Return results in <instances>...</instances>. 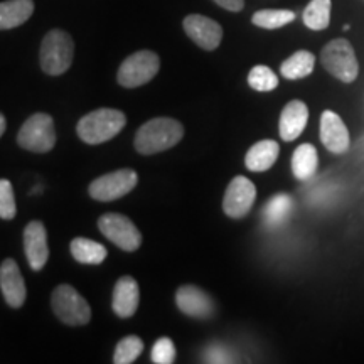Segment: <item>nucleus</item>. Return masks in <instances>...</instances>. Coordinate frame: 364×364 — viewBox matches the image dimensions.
<instances>
[{
	"label": "nucleus",
	"instance_id": "nucleus-1",
	"mask_svg": "<svg viewBox=\"0 0 364 364\" xmlns=\"http://www.w3.org/2000/svg\"><path fill=\"white\" fill-rule=\"evenodd\" d=\"M184 136V127L174 118L159 117L142 125L135 135V149L142 156L164 152L177 145Z\"/></svg>",
	"mask_w": 364,
	"mask_h": 364
},
{
	"label": "nucleus",
	"instance_id": "nucleus-2",
	"mask_svg": "<svg viewBox=\"0 0 364 364\" xmlns=\"http://www.w3.org/2000/svg\"><path fill=\"white\" fill-rule=\"evenodd\" d=\"M125 124L127 117L124 112L113 110V108H100L81 118L76 132L85 144L98 145L117 136Z\"/></svg>",
	"mask_w": 364,
	"mask_h": 364
},
{
	"label": "nucleus",
	"instance_id": "nucleus-3",
	"mask_svg": "<svg viewBox=\"0 0 364 364\" xmlns=\"http://www.w3.org/2000/svg\"><path fill=\"white\" fill-rule=\"evenodd\" d=\"M41 68L46 75L59 76L70 70L75 56V43L65 31H49L41 44Z\"/></svg>",
	"mask_w": 364,
	"mask_h": 364
},
{
	"label": "nucleus",
	"instance_id": "nucleus-4",
	"mask_svg": "<svg viewBox=\"0 0 364 364\" xmlns=\"http://www.w3.org/2000/svg\"><path fill=\"white\" fill-rule=\"evenodd\" d=\"M322 66L343 83H353L359 75V63L353 46L346 39H334L321 53Z\"/></svg>",
	"mask_w": 364,
	"mask_h": 364
},
{
	"label": "nucleus",
	"instance_id": "nucleus-5",
	"mask_svg": "<svg viewBox=\"0 0 364 364\" xmlns=\"http://www.w3.org/2000/svg\"><path fill=\"white\" fill-rule=\"evenodd\" d=\"M17 144L22 149L36 154H46L56 145V130L54 122L48 113H34L21 127Z\"/></svg>",
	"mask_w": 364,
	"mask_h": 364
},
{
	"label": "nucleus",
	"instance_id": "nucleus-6",
	"mask_svg": "<svg viewBox=\"0 0 364 364\" xmlns=\"http://www.w3.org/2000/svg\"><path fill=\"white\" fill-rule=\"evenodd\" d=\"M51 307L61 322L68 326H85L91 318L90 304L71 285H59L53 292Z\"/></svg>",
	"mask_w": 364,
	"mask_h": 364
},
{
	"label": "nucleus",
	"instance_id": "nucleus-7",
	"mask_svg": "<svg viewBox=\"0 0 364 364\" xmlns=\"http://www.w3.org/2000/svg\"><path fill=\"white\" fill-rule=\"evenodd\" d=\"M161 59L152 51H139L122 63L117 80L124 88H139L156 78Z\"/></svg>",
	"mask_w": 364,
	"mask_h": 364
},
{
	"label": "nucleus",
	"instance_id": "nucleus-8",
	"mask_svg": "<svg viewBox=\"0 0 364 364\" xmlns=\"http://www.w3.org/2000/svg\"><path fill=\"white\" fill-rule=\"evenodd\" d=\"M98 228L113 245L124 252H135L142 245V233L134 221L118 213H107L98 220Z\"/></svg>",
	"mask_w": 364,
	"mask_h": 364
},
{
	"label": "nucleus",
	"instance_id": "nucleus-9",
	"mask_svg": "<svg viewBox=\"0 0 364 364\" xmlns=\"http://www.w3.org/2000/svg\"><path fill=\"white\" fill-rule=\"evenodd\" d=\"M139 176L132 169H120L105 174L90 184V196L97 201H115L135 188Z\"/></svg>",
	"mask_w": 364,
	"mask_h": 364
},
{
	"label": "nucleus",
	"instance_id": "nucleus-10",
	"mask_svg": "<svg viewBox=\"0 0 364 364\" xmlns=\"http://www.w3.org/2000/svg\"><path fill=\"white\" fill-rule=\"evenodd\" d=\"M255 199H257V188L247 177L238 176L228 186L225 199H223V211L226 216L240 220L245 218L253 208Z\"/></svg>",
	"mask_w": 364,
	"mask_h": 364
},
{
	"label": "nucleus",
	"instance_id": "nucleus-11",
	"mask_svg": "<svg viewBox=\"0 0 364 364\" xmlns=\"http://www.w3.org/2000/svg\"><path fill=\"white\" fill-rule=\"evenodd\" d=\"M186 34L194 41L199 48L206 49V51H215L218 46L221 44L223 39V27L216 21L209 19V17L193 14L188 16L182 22Z\"/></svg>",
	"mask_w": 364,
	"mask_h": 364
},
{
	"label": "nucleus",
	"instance_id": "nucleus-12",
	"mask_svg": "<svg viewBox=\"0 0 364 364\" xmlns=\"http://www.w3.org/2000/svg\"><path fill=\"white\" fill-rule=\"evenodd\" d=\"M321 140L329 152L341 156L348 152L351 145V136H349L348 127L341 120L338 113L326 110L321 117Z\"/></svg>",
	"mask_w": 364,
	"mask_h": 364
},
{
	"label": "nucleus",
	"instance_id": "nucleus-13",
	"mask_svg": "<svg viewBox=\"0 0 364 364\" xmlns=\"http://www.w3.org/2000/svg\"><path fill=\"white\" fill-rule=\"evenodd\" d=\"M24 252L33 270H43L49 258L48 231L41 221H31L24 230Z\"/></svg>",
	"mask_w": 364,
	"mask_h": 364
},
{
	"label": "nucleus",
	"instance_id": "nucleus-14",
	"mask_svg": "<svg viewBox=\"0 0 364 364\" xmlns=\"http://www.w3.org/2000/svg\"><path fill=\"white\" fill-rule=\"evenodd\" d=\"M177 307L189 317L208 318L215 314V302L203 289L194 285H184L176 294Z\"/></svg>",
	"mask_w": 364,
	"mask_h": 364
},
{
	"label": "nucleus",
	"instance_id": "nucleus-15",
	"mask_svg": "<svg viewBox=\"0 0 364 364\" xmlns=\"http://www.w3.org/2000/svg\"><path fill=\"white\" fill-rule=\"evenodd\" d=\"M0 289H2L4 299L9 306L19 309L26 302V282L22 279V273L17 267V263L12 258L4 260L0 265Z\"/></svg>",
	"mask_w": 364,
	"mask_h": 364
},
{
	"label": "nucleus",
	"instance_id": "nucleus-16",
	"mask_svg": "<svg viewBox=\"0 0 364 364\" xmlns=\"http://www.w3.org/2000/svg\"><path fill=\"white\" fill-rule=\"evenodd\" d=\"M309 122V108L307 105L300 100H292L285 105V108L282 110L280 115V124L279 132L284 142H294L295 139H299L302 135V132L306 130Z\"/></svg>",
	"mask_w": 364,
	"mask_h": 364
},
{
	"label": "nucleus",
	"instance_id": "nucleus-17",
	"mask_svg": "<svg viewBox=\"0 0 364 364\" xmlns=\"http://www.w3.org/2000/svg\"><path fill=\"white\" fill-rule=\"evenodd\" d=\"M139 300L140 290L136 280L129 275L122 277L115 284V290H113V312L122 318L132 317L139 309Z\"/></svg>",
	"mask_w": 364,
	"mask_h": 364
},
{
	"label": "nucleus",
	"instance_id": "nucleus-18",
	"mask_svg": "<svg viewBox=\"0 0 364 364\" xmlns=\"http://www.w3.org/2000/svg\"><path fill=\"white\" fill-rule=\"evenodd\" d=\"M280 154V145L275 140H260L247 152L245 164L252 172H265L272 169Z\"/></svg>",
	"mask_w": 364,
	"mask_h": 364
},
{
	"label": "nucleus",
	"instance_id": "nucleus-19",
	"mask_svg": "<svg viewBox=\"0 0 364 364\" xmlns=\"http://www.w3.org/2000/svg\"><path fill=\"white\" fill-rule=\"evenodd\" d=\"M33 12V0H7V2H0V31L22 26L24 22L29 21Z\"/></svg>",
	"mask_w": 364,
	"mask_h": 364
},
{
	"label": "nucleus",
	"instance_id": "nucleus-20",
	"mask_svg": "<svg viewBox=\"0 0 364 364\" xmlns=\"http://www.w3.org/2000/svg\"><path fill=\"white\" fill-rule=\"evenodd\" d=\"M318 156L317 150L311 144H302L295 149L292 156V172L299 181L312 179L317 171Z\"/></svg>",
	"mask_w": 364,
	"mask_h": 364
},
{
	"label": "nucleus",
	"instance_id": "nucleus-21",
	"mask_svg": "<svg viewBox=\"0 0 364 364\" xmlns=\"http://www.w3.org/2000/svg\"><path fill=\"white\" fill-rule=\"evenodd\" d=\"M70 250L73 258L83 265H100L107 258V248L88 238H75Z\"/></svg>",
	"mask_w": 364,
	"mask_h": 364
},
{
	"label": "nucleus",
	"instance_id": "nucleus-22",
	"mask_svg": "<svg viewBox=\"0 0 364 364\" xmlns=\"http://www.w3.org/2000/svg\"><path fill=\"white\" fill-rule=\"evenodd\" d=\"M314 66H316V58L312 53L297 51L282 63L280 73L287 80H302L312 75Z\"/></svg>",
	"mask_w": 364,
	"mask_h": 364
},
{
	"label": "nucleus",
	"instance_id": "nucleus-23",
	"mask_svg": "<svg viewBox=\"0 0 364 364\" xmlns=\"http://www.w3.org/2000/svg\"><path fill=\"white\" fill-rule=\"evenodd\" d=\"M294 201L289 194H277L273 196L267 206L263 208V220H265L267 226H279L289 218L292 213Z\"/></svg>",
	"mask_w": 364,
	"mask_h": 364
},
{
	"label": "nucleus",
	"instance_id": "nucleus-24",
	"mask_svg": "<svg viewBox=\"0 0 364 364\" xmlns=\"http://www.w3.org/2000/svg\"><path fill=\"white\" fill-rule=\"evenodd\" d=\"M331 0H312L304 11V24L311 31H324L331 24Z\"/></svg>",
	"mask_w": 364,
	"mask_h": 364
},
{
	"label": "nucleus",
	"instance_id": "nucleus-25",
	"mask_svg": "<svg viewBox=\"0 0 364 364\" xmlns=\"http://www.w3.org/2000/svg\"><path fill=\"white\" fill-rule=\"evenodd\" d=\"M295 21L294 11H285V9H263L253 14L252 22L255 26L262 27V29H279L290 22Z\"/></svg>",
	"mask_w": 364,
	"mask_h": 364
},
{
	"label": "nucleus",
	"instance_id": "nucleus-26",
	"mask_svg": "<svg viewBox=\"0 0 364 364\" xmlns=\"http://www.w3.org/2000/svg\"><path fill=\"white\" fill-rule=\"evenodd\" d=\"M144 351V341L139 336H127L117 344L113 363L115 364H130Z\"/></svg>",
	"mask_w": 364,
	"mask_h": 364
},
{
	"label": "nucleus",
	"instance_id": "nucleus-27",
	"mask_svg": "<svg viewBox=\"0 0 364 364\" xmlns=\"http://www.w3.org/2000/svg\"><path fill=\"white\" fill-rule=\"evenodd\" d=\"M248 85L255 91H273L279 86V76L268 66H255L248 75Z\"/></svg>",
	"mask_w": 364,
	"mask_h": 364
},
{
	"label": "nucleus",
	"instance_id": "nucleus-28",
	"mask_svg": "<svg viewBox=\"0 0 364 364\" xmlns=\"http://www.w3.org/2000/svg\"><path fill=\"white\" fill-rule=\"evenodd\" d=\"M17 215L16 198H14V189L11 181L0 179V218L11 221Z\"/></svg>",
	"mask_w": 364,
	"mask_h": 364
},
{
	"label": "nucleus",
	"instance_id": "nucleus-29",
	"mask_svg": "<svg viewBox=\"0 0 364 364\" xmlns=\"http://www.w3.org/2000/svg\"><path fill=\"white\" fill-rule=\"evenodd\" d=\"M152 361L156 364H172L176 361V348L169 338H161L154 344Z\"/></svg>",
	"mask_w": 364,
	"mask_h": 364
},
{
	"label": "nucleus",
	"instance_id": "nucleus-30",
	"mask_svg": "<svg viewBox=\"0 0 364 364\" xmlns=\"http://www.w3.org/2000/svg\"><path fill=\"white\" fill-rule=\"evenodd\" d=\"M206 361H211V363H228L230 359H228V354L223 348L220 346H211V348L206 351Z\"/></svg>",
	"mask_w": 364,
	"mask_h": 364
},
{
	"label": "nucleus",
	"instance_id": "nucleus-31",
	"mask_svg": "<svg viewBox=\"0 0 364 364\" xmlns=\"http://www.w3.org/2000/svg\"><path fill=\"white\" fill-rule=\"evenodd\" d=\"M215 2L230 12H240L245 7V0H215Z\"/></svg>",
	"mask_w": 364,
	"mask_h": 364
},
{
	"label": "nucleus",
	"instance_id": "nucleus-32",
	"mask_svg": "<svg viewBox=\"0 0 364 364\" xmlns=\"http://www.w3.org/2000/svg\"><path fill=\"white\" fill-rule=\"evenodd\" d=\"M6 129H7V122H6V117H4L2 113H0V136L4 135V132H6Z\"/></svg>",
	"mask_w": 364,
	"mask_h": 364
}]
</instances>
